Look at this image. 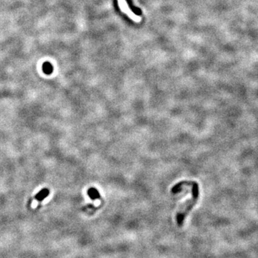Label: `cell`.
I'll return each mask as SVG.
<instances>
[{
    "instance_id": "cell-3",
    "label": "cell",
    "mask_w": 258,
    "mask_h": 258,
    "mask_svg": "<svg viewBox=\"0 0 258 258\" xmlns=\"http://www.w3.org/2000/svg\"><path fill=\"white\" fill-rule=\"evenodd\" d=\"M87 194L92 199H100V193L95 188L91 187L87 190Z\"/></svg>"
},
{
    "instance_id": "cell-4",
    "label": "cell",
    "mask_w": 258,
    "mask_h": 258,
    "mask_svg": "<svg viewBox=\"0 0 258 258\" xmlns=\"http://www.w3.org/2000/svg\"><path fill=\"white\" fill-rule=\"evenodd\" d=\"M49 193H50V192H49L48 189H43L42 190H41L40 192H38L37 194V195H36L35 197L36 199H37L38 201L41 202V201H42L45 197H48L49 195Z\"/></svg>"
},
{
    "instance_id": "cell-5",
    "label": "cell",
    "mask_w": 258,
    "mask_h": 258,
    "mask_svg": "<svg viewBox=\"0 0 258 258\" xmlns=\"http://www.w3.org/2000/svg\"><path fill=\"white\" fill-rule=\"evenodd\" d=\"M42 70L47 75H50L53 72V66L49 62H45L42 65Z\"/></svg>"
},
{
    "instance_id": "cell-1",
    "label": "cell",
    "mask_w": 258,
    "mask_h": 258,
    "mask_svg": "<svg viewBox=\"0 0 258 258\" xmlns=\"http://www.w3.org/2000/svg\"><path fill=\"white\" fill-rule=\"evenodd\" d=\"M184 186H192V197L190 199H187L184 203V205L182 206V207L179 209L177 215V224L179 227H182L184 224V219L186 216H187L189 211L192 210L196 204L197 202V200L199 196V185L197 182H192V181H184L178 183L176 185H174L171 189L172 193H178L180 192L181 189H182V187Z\"/></svg>"
},
{
    "instance_id": "cell-2",
    "label": "cell",
    "mask_w": 258,
    "mask_h": 258,
    "mask_svg": "<svg viewBox=\"0 0 258 258\" xmlns=\"http://www.w3.org/2000/svg\"><path fill=\"white\" fill-rule=\"evenodd\" d=\"M118 5H119L120 9L122 10L125 14H127L131 20H133V21H135L136 22H141V17L137 16V15H136L132 11H131L130 8H129L128 4L127 2H126V0H118Z\"/></svg>"
}]
</instances>
